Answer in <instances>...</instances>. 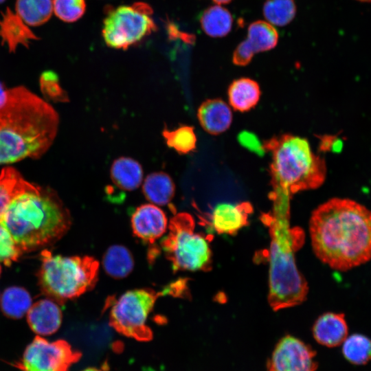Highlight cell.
Returning a JSON list of instances; mask_svg holds the SVG:
<instances>
[{
    "mask_svg": "<svg viewBox=\"0 0 371 371\" xmlns=\"http://www.w3.org/2000/svg\"><path fill=\"white\" fill-rule=\"evenodd\" d=\"M110 174L115 185L126 191L137 189L143 179L141 164L130 157H122L115 159L111 165Z\"/></svg>",
    "mask_w": 371,
    "mask_h": 371,
    "instance_id": "44dd1931",
    "label": "cell"
},
{
    "mask_svg": "<svg viewBox=\"0 0 371 371\" xmlns=\"http://www.w3.org/2000/svg\"><path fill=\"white\" fill-rule=\"evenodd\" d=\"M142 191L146 199L152 203L165 205L170 202L175 194V185L164 172H155L145 179Z\"/></svg>",
    "mask_w": 371,
    "mask_h": 371,
    "instance_id": "603a6c76",
    "label": "cell"
},
{
    "mask_svg": "<svg viewBox=\"0 0 371 371\" xmlns=\"http://www.w3.org/2000/svg\"><path fill=\"white\" fill-rule=\"evenodd\" d=\"M278 37L276 29L267 21H257L251 23L247 30V38L234 52V64L238 66L248 65L255 54L274 48Z\"/></svg>",
    "mask_w": 371,
    "mask_h": 371,
    "instance_id": "7c38bea8",
    "label": "cell"
},
{
    "mask_svg": "<svg viewBox=\"0 0 371 371\" xmlns=\"http://www.w3.org/2000/svg\"><path fill=\"white\" fill-rule=\"evenodd\" d=\"M270 153V174L273 190L289 196L321 186L326 176L325 161L313 153L308 141L291 134H282L265 141Z\"/></svg>",
    "mask_w": 371,
    "mask_h": 371,
    "instance_id": "277c9868",
    "label": "cell"
},
{
    "mask_svg": "<svg viewBox=\"0 0 371 371\" xmlns=\"http://www.w3.org/2000/svg\"><path fill=\"white\" fill-rule=\"evenodd\" d=\"M14 12L30 27L47 23L53 14L52 0H16Z\"/></svg>",
    "mask_w": 371,
    "mask_h": 371,
    "instance_id": "d4e9b609",
    "label": "cell"
},
{
    "mask_svg": "<svg viewBox=\"0 0 371 371\" xmlns=\"http://www.w3.org/2000/svg\"><path fill=\"white\" fill-rule=\"evenodd\" d=\"M312 247L330 268L348 271L371 259V211L349 199L319 205L309 221Z\"/></svg>",
    "mask_w": 371,
    "mask_h": 371,
    "instance_id": "6da1fadb",
    "label": "cell"
},
{
    "mask_svg": "<svg viewBox=\"0 0 371 371\" xmlns=\"http://www.w3.org/2000/svg\"><path fill=\"white\" fill-rule=\"evenodd\" d=\"M102 266L109 276L115 279H122L132 272L134 259L128 248L114 245L109 247L104 254Z\"/></svg>",
    "mask_w": 371,
    "mask_h": 371,
    "instance_id": "cb8c5ba5",
    "label": "cell"
},
{
    "mask_svg": "<svg viewBox=\"0 0 371 371\" xmlns=\"http://www.w3.org/2000/svg\"><path fill=\"white\" fill-rule=\"evenodd\" d=\"M82 371H103V370L97 368L92 367V368H85Z\"/></svg>",
    "mask_w": 371,
    "mask_h": 371,
    "instance_id": "8d00e7d4",
    "label": "cell"
},
{
    "mask_svg": "<svg viewBox=\"0 0 371 371\" xmlns=\"http://www.w3.org/2000/svg\"><path fill=\"white\" fill-rule=\"evenodd\" d=\"M37 187L26 181L15 168L10 166L3 168L0 172V221L14 197Z\"/></svg>",
    "mask_w": 371,
    "mask_h": 371,
    "instance_id": "7402d4cb",
    "label": "cell"
},
{
    "mask_svg": "<svg viewBox=\"0 0 371 371\" xmlns=\"http://www.w3.org/2000/svg\"><path fill=\"white\" fill-rule=\"evenodd\" d=\"M133 234L144 243L153 244L166 233L168 220L164 212L153 204L137 207L131 216Z\"/></svg>",
    "mask_w": 371,
    "mask_h": 371,
    "instance_id": "4fadbf2b",
    "label": "cell"
},
{
    "mask_svg": "<svg viewBox=\"0 0 371 371\" xmlns=\"http://www.w3.org/2000/svg\"><path fill=\"white\" fill-rule=\"evenodd\" d=\"M22 254L11 234L0 223V262L10 266Z\"/></svg>",
    "mask_w": 371,
    "mask_h": 371,
    "instance_id": "d6a6232c",
    "label": "cell"
},
{
    "mask_svg": "<svg viewBox=\"0 0 371 371\" xmlns=\"http://www.w3.org/2000/svg\"><path fill=\"white\" fill-rule=\"evenodd\" d=\"M296 6L293 0H267L263 5V14L269 23L284 26L295 17Z\"/></svg>",
    "mask_w": 371,
    "mask_h": 371,
    "instance_id": "f1b7e54d",
    "label": "cell"
},
{
    "mask_svg": "<svg viewBox=\"0 0 371 371\" xmlns=\"http://www.w3.org/2000/svg\"><path fill=\"white\" fill-rule=\"evenodd\" d=\"M316 352L300 339L291 335L276 344L267 363L268 371H315Z\"/></svg>",
    "mask_w": 371,
    "mask_h": 371,
    "instance_id": "8fae6325",
    "label": "cell"
},
{
    "mask_svg": "<svg viewBox=\"0 0 371 371\" xmlns=\"http://www.w3.org/2000/svg\"><path fill=\"white\" fill-rule=\"evenodd\" d=\"M0 38L10 53L14 52L20 45L28 47L32 41L39 39L30 26L9 8L1 12Z\"/></svg>",
    "mask_w": 371,
    "mask_h": 371,
    "instance_id": "e0dca14e",
    "label": "cell"
},
{
    "mask_svg": "<svg viewBox=\"0 0 371 371\" xmlns=\"http://www.w3.org/2000/svg\"><path fill=\"white\" fill-rule=\"evenodd\" d=\"M197 117L201 127L211 135L226 131L232 122L229 106L219 98L208 99L199 107Z\"/></svg>",
    "mask_w": 371,
    "mask_h": 371,
    "instance_id": "d6986e66",
    "label": "cell"
},
{
    "mask_svg": "<svg viewBox=\"0 0 371 371\" xmlns=\"http://www.w3.org/2000/svg\"><path fill=\"white\" fill-rule=\"evenodd\" d=\"M345 358L356 365H363L371 361V339L365 335L353 334L342 343Z\"/></svg>",
    "mask_w": 371,
    "mask_h": 371,
    "instance_id": "83f0119b",
    "label": "cell"
},
{
    "mask_svg": "<svg viewBox=\"0 0 371 371\" xmlns=\"http://www.w3.org/2000/svg\"><path fill=\"white\" fill-rule=\"evenodd\" d=\"M216 4L222 5L230 2L232 0H212Z\"/></svg>",
    "mask_w": 371,
    "mask_h": 371,
    "instance_id": "d590c367",
    "label": "cell"
},
{
    "mask_svg": "<svg viewBox=\"0 0 371 371\" xmlns=\"http://www.w3.org/2000/svg\"><path fill=\"white\" fill-rule=\"evenodd\" d=\"M162 135L167 146L179 154H188L196 148V137L192 126L182 125L174 130L165 127Z\"/></svg>",
    "mask_w": 371,
    "mask_h": 371,
    "instance_id": "f546056e",
    "label": "cell"
},
{
    "mask_svg": "<svg viewBox=\"0 0 371 371\" xmlns=\"http://www.w3.org/2000/svg\"><path fill=\"white\" fill-rule=\"evenodd\" d=\"M273 201L272 214L262 215L269 226V278L268 300L274 311L302 303L308 293L307 282L299 271L295 252L302 247L304 235L299 227L289 225V196L270 194Z\"/></svg>",
    "mask_w": 371,
    "mask_h": 371,
    "instance_id": "7a4b0ae2",
    "label": "cell"
},
{
    "mask_svg": "<svg viewBox=\"0 0 371 371\" xmlns=\"http://www.w3.org/2000/svg\"><path fill=\"white\" fill-rule=\"evenodd\" d=\"M5 1H6V0H0V3H3Z\"/></svg>",
    "mask_w": 371,
    "mask_h": 371,
    "instance_id": "f35d334b",
    "label": "cell"
},
{
    "mask_svg": "<svg viewBox=\"0 0 371 371\" xmlns=\"http://www.w3.org/2000/svg\"><path fill=\"white\" fill-rule=\"evenodd\" d=\"M81 356L65 340L49 341L37 335L14 366L20 371H69Z\"/></svg>",
    "mask_w": 371,
    "mask_h": 371,
    "instance_id": "30bf717a",
    "label": "cell"
},
{
    "mask_svg": "<svg viewBox=\"0 0 371 371\" xmlns=\"http://www.w3.org/2000/svg\"><path fill=\"white\" fill-rule=\"evenodd\" d=\"M348 334V327L343 313H324L317 319L313 327L316 341L329 348L342 344Z\"/></svg>",
    "mask_w": 371,
    "mask_h": 371,
    "instance_id": "ac0fdd59",
    "label": "cell"
},
{
    "mask_svg": "<svg viewBox=\"0 0 371 371\" xmlns=\"http://www.w3.org/2000/svg\"><path fill=\"white\" fill-rule=\"evenodd\" d=\"M7 96V90L2 82H0V107L4 104Z\"/></svg>",
    "mask_w": 371,
    "mask_h": 371,
    "instance_id": "e575fe53",
    "label": "cell"
},
{
    "mask_svg": "<svg viewBox=\"0 0 371 371\" xmlns=\"http://www.w3.org/2000/svg\"><path fill=\"white\" fill-rule=\"evenodd\" d=\"M1 308L3 314L11 319H21L27 314L32 298L27 290L20 286H10L1 297Z\"/></svg>",
    "mask_w": 371,
    "mask_h": 371,
    "instance_id": "4316f807",
    "label": "cell"
},
{
    "mask_svg": "<svg viewBox=\"0 0 371 371\" xmlns=\"http://www.w3.org/2000/svg\"><path fill=\"white\" fill-rule=\"evenodd\" d=\"M47 150L39 143L0 128V164H12L27 157L37 159Z\"/></svg>",
    "mask_w": 371,
    "mask_h": 371,
    "instance_id": "5bb4252c",
    "label": "cell"
},
{
    "mask_svg": "<svg viewBox=\"0 0 371 371\" xmlns=\"http://www.w3.org/2000/svg\"><path fill=\"white\" fill-rule=\"evenodd\" d=\"M58 115L47 102L24 87L7 90L0 107V128L49 148L57 133Z\"/></svg>",
    "mask_w": 371,
    "mask_h": 371,
    "instance_id": "8992f818",
    "label": "cell"
},
{
    "mask_svg": "<svg viewBox=\"0 0 371 371\" xmlns=\"http://www.w3.org/2000/svg\"><path fill=\"white\" fill-rule=\"evenodd\" d=\"M41 258L40 289L58 304L91 290L98 281L99 262L92 256H63L44 249Z\"/></svg>",
    "mask_w": 371,
    "mask_h": 371,
    "instance_id": "5b68a950",
    "label": "cell"
},
{
    "mask_svg": "<svg viewBox=\"0 0 371 371\" xmlns=\"http://www.w3.org/2000/svg\"><path fill=\"white\" fill-rule=\"evenodd\" d=\"M252 211L253 207L248 202L218 203L212 213V225L218 234H235L247 225L249 216Z\"/></svg>",
    "mask_w": 371,
    "mask_h": 371,
    "instance_id": "9a60e30c",
    "label": "cell"
},
{
    "mask_svg": "<svg viewBox=\"0 0 371 371\" xmlns=\"http://www.w3.org/2000/svg\"><path fill=\"white\" fill-rule=\"evenodd\" d=\"M168 228V233L160 245L174 272L211 269L212 254L209 241L203 234L195 232L194 221L190 214H176Z\"/></svg>",
    "mask_w": 371,
    "mask_h": 371,
    "instance_id": "52a82bcc",
    "label": "cell"
},
{
    "mask_svg": "<svg viewBox=\"0 0 371 371\" xmlns=\"http://www.w3.org/2000/svg\"><path fill=\"white\" fill-rule=\"evenodd\" d=\"M260 89L255 80L241 78L233 81L228 89V100L230 106L240 112L253 109L258 102Z\"/></svg>",
    "mask_w": 371,
    "mask_h": 371,
    "instance_id": "ffe728a7",
    "label": "cell"
},
{
    "mask_svg": "<svg viewBox=\"0 0 371 371\" xmlns=\"http://www.w3.org/2000/svg\"><path fill=\"white\" fill-rule=\"evenodd\" d=\"M0 223L25 253L58 241L69 229L71 217L56 192L38 186L14 197Z\"/></svg>",
    "mask_w": 371,
    "mask_h": 371,
    "instance_id": "3957f363",
    "label": "cell"
},
{
    "mask_svg": "<svg viewBox=\"0 0 371 371\" xmlns=\"http://www.w3.org/2000/svg\"><path fill=\"white\" fill-rule=\"evenodd\" d=\"M152 12L150 7L144 3L109 10L102 32L106 44L112 48L126 49L140 42L157 28Z\"/></svg>",
    "mask_w": 371,
    "mask_h": 371,
    "instance_id": "9c48e42d",
    "label": "cell"
},
{
    "mask_svg": "<svg viewBox=\"0 0 371 371\" xmlns=\"http://www.w3.org/2000/svg\"><path fill=\"white\" fill-rule=\"evenodd\" d=\"M41 89L45 96L54 102H67V93L61 87L58 76L52 71H45L40 76Z\"/></svg>",
    "mask_w": 371,
    "mask_h": 371,
    "instance_id": "1f68e13d",
    "label": "cell"
},
{
    "mask_svg": "<svg viewBox=\"0 0 371 371\" xmlns=\"http://www.w3.org/2000/svg\"><path fill=\"white\" fill-rule=\"evenodd\" d=\"M53 12L61 21L73 23L80 19L86 10L85 0H52Z\"/></svg>",
    "mask_w": 371,
    "mask_h": 371,
    "instance_id": "4dcf8cb0",
    "label": "cell"
},
{
    "mask_svg": "<svg viewBox=\"0 0 371 371\" xmlns=\"http://www.w3.org/2000/svg\"><path fill=\"white\" fill-rule=\"evenodd\" d=\"M200 23L203 30L208 36L223 37L231 31L233 18L227 9L216 4L203 12Z\"/></svg>",
    "mask_w": 371,
    "mask_h": 371,
    "instance_id": "484cf974",
    "label": "cell"
},
{
    "mask_svg": "<svg viewBox=\"0 0 371 371\" xmlns=\"http://www.w3.org/2000/svg\"><path fill=\"white\" fill-rule=\"evenodd\" d=\"M239 139L243 144L250 148H253V149L257 150H258V151L264 150L263 146L262 147L260 144H252V142L257 139L256 137H254V135L252 134H249L248 133H241Z\"/></svg>",
    "mask_w": 371,
    "mask_h": 371,
    "instance_id": "836d02e7",
    "label": "cell"
},
{
    "mask_svg": "<svg viewBox=\"0 0 371 371\" xmlns=\"http://www.w3.org/2000/svg\"><path fill=\"white\" fill-rule=\"evenodd\" d=\"M164 295H168L166 288L160 292L142 288L128 291L118 298L111 297L106 306L110 308L111 326L127 337L140 341L151 340L153 334L147 319L157 298Z\"/></svg>",
    "mask_w": 371,
    "mask_h": 371,
    "instance_id": "ba28073f",
    "label": "cell"
},
{
    "mask_svg": "<svg viewBox=\"0 0 371 371\" xmlns=\"http://www.w3.org/2000/svg\"><path fill=\"white\" fill-rule=\"evenodd\" d=\"M356 1H360V2H363V3H370V2H371V0H356Z\"/></svg>",
    "mask_w": 371,
    "mask_h": 371,
    "instance_id": "74e56055",
    "label": "cell"
},
{
    "mask_svg": "<svg viewBox=\"0 0 371 371\" xmlns=\"http://www.w3.org/2000/svg\"><path fill=\"white\" fill-rule=\"evenodd\" d=\"M1 267L0 265V275H1Z\"/></svg>",
    "mask_w": 371,
    "mask_h": 371,
    "instance_id": "ab89813d",
    "label": "cell"
},
{
    "mask_svg": "<svg viewBox=\"0 0 371 371\" xmlns=\"http://www.w3.org/2000/svg\"><path fill=\"white\" fill-rule=\"evenodd\" d=\"M63 319L59 304L46 298L32 304L27 313V322L32 330L39 336L51 335L60 328Z\"/></svg>",
    "mask_w": 371,
    "mask_h": 371,
    "instance_id": "2e32d148",
    "label": "cell"
}]
</instances>
